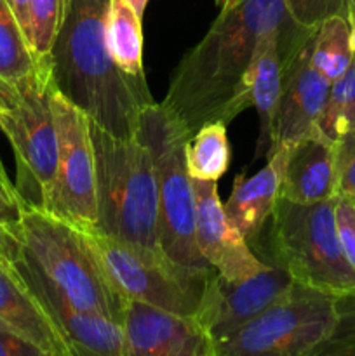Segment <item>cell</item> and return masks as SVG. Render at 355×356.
Listing matches in <instances>:
<instances>
[{"instance_id":"cell-35","label":"cell","mask_w":355,"mask_h":356,"mask_svg":"<svg viewBox=\"0 0 355 356\" xmlns=\"http://www.w3.org/2000/svg\"><path fill=\"white\" fill-rule=\"evenodd\" d=\"M350 44H352V51L355 54V16L350 17Z\"/></svg>"},{"instance_id":"cell-28","label":"cell","mask_w":355,"mask_h":356,"mask_svg":"<svg viewBox=\"0 0 355 356\" xmlns=\"http://www.w3.org/2000/svg\"><path fill=\"white\" fill-rule=\"evenodd\" d=\"M0 356H44V353L16 334L0 329Z\"/></svg>"},{"instance_id":"cell-12","label":"cell","mask_w":355,"mask_h":356,"mask_svg":"<svg viewBox=\"0 0 355 356\" xmlns=\"http://www.w3.org/2000/svg\"><path fill=\"white\" fill-rule=\"evenodd\" d=\"M124 356H214V344L194 315L127 301L122 316Z\"/></svg>"},{"instance_id":"cell-36","label":"cell","mask_w":355,"mask_h":356,"mask_svg":"<svg viewBox=\"0 0 355 356\" xmlns=\"http://www.w3.org/2000/svg\"><path fill=\"white\" fill-rule=\"evenodd\" d=\"M240 0H216V6L223 7V6H230V3H237Z\"/></svg>"},{"instance_id":"cell-34","label":"cell","mask_w":355,"mask_h":356,"mask_svg":"<svg viewBox=\"0 0 355 356\" xmlns=\"http://www.w3.org/2000/svg\"><path fill=\"white\" fill-rule=\"evenodd\" d=\"M13 94H14V86H13V89H10V90H2V89H0V104H2L3 108L7 106V103H9V101H10Z\"/></svg>"},{"instance_id":"cell-19","label":"cell","mask_w":355,"mask_h":356,"mask_svg":"<svg viewBox=\"0 0 355 356\" xmlns=\"http://www.w3.org/2000/svg\"><path fill=\"white\" fill-rule=\"evenodd\" d=\"M143 17L125 0H110L106 9V44L115 65L131 76H145L143 70Z\"/></svg>"},{"instance_id":"cell-31","label":"cell","mask_w":355,"mask_h":356,"mask_svg":"<svg viewBox=\"0 0 355 356\" xmlns=\"http://www.w3.org/2000/svg\"><path fill=\"white\" fill-rule=\"evenodd\" d=\"M0 191H2V193L6 195V197H9L10 200H14V202H17V204L24 205L23 200H21L19 193H17L16 186H14V183H10L9 176H7L6 167H3L2 160H0Z\"/></svg>"},{"instance_id":"cell-38","label":"cell","mask_w":355,"mask_h":356,"mask_svg":"<svg viewBox=\"0 0 355 356\" xmlns=\"http://www.w3.org/2000/svg\"><path fill=\"white\" fill-rule=\"evenodd\" d=\"M348 7H350V17L355 16V0H348Z\"/></svg>"},{"instance_id":"cell-2","label":"cell","mask_w":355,"mask_h":356,"mask_svg":"<svg viewBox=\"0 0 355 356\" xmlns=\"http://www.w3.org/2000/svg\"><path fill=\"white\" fill-rule=\"evenodd\" d=\"M110 0H68L51 52L56 89L93 124L120 138H132L141 111L153 103L145 76H131L115 65L106 44Z\"/></svg>"},{"instance_id":"cell-1","label":"cell","mask_w":355,"mask_h":356,"mask_svg":"<svg viewBox=\"0 0 355 356\" xmlns=\"http://www.w3.org/2000/svg\"><path fill=\"white\" fill-rule=\"evenodd\" d=\"M291 21L284 0L219 7L211 28L178 61L162 104L191 136L209 122L228 125L253 106L249 70L261 33Z\"/></svg>"},{"instance_id":"cell-5","label":"cell","mask_w":355,"mask_h":356,"mask_svg":"<svg viewBox=\"0 0 355 356\" xmlns=\"http://www.w3.org/2000/svg\"><path fill=\"white\" fill-rule=\"evenodd\" d=\"M136 136L148 146L155 167L164 254L190 270H212L195 238V191L187 169V143L191 134L162 103L153 101L141 111Z\"/></svg>"},{"instance_id":"cell-15","label":"cell","mask_w":355,"mask_h":356,"mask_svg":"<svg viewBox=\"0 0 355 356\" xmlns=\"http://www.w3.org/2000/svg\"><path fill=\"white\" fill-rule=\"evenodd\" d=\"M16 266L72 348L73 356H124V329L117 320L70 302L38 271L17 259Z\"/></svg>"},{"instance_id":"cell-3","label":"cell","mask_w":355,"mask_h":356,"mask_svg":"<svg viewBox=\"0 0 355 356\" xmlns=\"http://www.w3.org/2000/svg\"><path fill=\"white\" fill-rule=\"evenodd\" d=\"M96 155L94 228L153 254H164L159 238V197L150 149L138 136L120 138L90 122Z\"/></svg>"},{"instance_id":"cell-23","label":"cell","mask_w":355,"mask_h":356,"mask_svg":"<svg viewBox=\"0 0 355 356\" xmlns=\"http://www.w3.org/2000/svg\"><path fill=\"white\" fill-rule=\"evenodd\" d=\"M317 129L331 141L355 132V58L350 68L331 83L326 106L319 118Z\"/></svg>"},{"instance_id":"cell-8","label":"cell","mask_w":355,"mask_h":356,"mask_svg":"<svg viewBox=\"0 0 355 356\" xmlns=\"http://www.w3.org/2000/svg\"><path fill=\"white\" fill-rule=\"evenodd\" d=\"M338 298L294 282L270 308L216 343L214 356H317L338 325Z\"/></svg>"},{"instance_id":"cell-22","label":"cell","mask_w":355,"mask_h":356,"mask_svg":"<svg viewBox=\"0 0 355 356\" xmlns=\"http://www.w3.org/2000/svg\"><path fill=\"white\" fill-rule=\"evenodd\" d=\"M28 38L9 0H0V79L16 86L37 68Z\"/></svg>"},{"instance_id":"cell-29","label":"cell","mask_w":355,"mask_h":356,"mask_svg":"<svg viewBox=\"0 0 355 356\" xmlns=\"http://www.w3.org/2000/svg\"><path fill=\"white\" fill-rule=\"evenodd\" d=\"M23 207L24 205L10 200L9 197H6L0 191V222L13 229L14 233H17V229H19V219ZM17 236H19V233H17Z\"/></svg>"},{"instance_id":"cell-17","label":"cell","mask_w":355,"mask_h":356,"mask_svg":"<svg viewBox=\"0 0 355 356\" xmlns=\"http://www.w3.org/2000/svg\"><path fill=\"white\" fill-rule=\"evenodd\" d=\"M281 197L296 204H315L338 197L336 141L315 129L289 146Z\"/></svg>"},{"instance_id":"cell-13","label":"cell","mask_w":355,"mask_h":356,"mask_svg":"<svg viewBox=\"0 0 355 356\" xmlns=\"http://www.w3.org/2000/svg\"><path fill=\"white\" fill-rule=\"evenodd\" d=\"M312 38L313 35L285 58L284 80L271 129L270 152L277 146L289 148L315 131L326 106L331 82L312 65Z\"/></svg>"},{"instance_id":"cell-10","label":"cell","mask_w":355,"mask_h":356,"mask_svg":"<svg viewBox=\"0 0 355 356\" xmlns=\"http://www.w3.org/2000/svg\"><path fill=\"white\" fill-rule=\"evenodd\" d=\"M51 106L58 136V163L45 212L75 228H93L97 222V205L90 120L56 86L51 90Z\"/></svg>"},{"instance_id":"cell-9","label":"cell","mask_w":355,"mask_h":356,"mask_svg":"<svg viewBox=\"0 0 355 356\" xmlns=\"http://www.w3.org/2000/svg\"><path fill=\"white\" fill-rule=\"evenodd\" d=\"M86 245L125 301H141L180 315H195L209 275L104 235L97 228H77Z\"/></svg>"},{"instance_id":"cell-25","label":"cell","mask_w":355,"mask_h":356,"mask_svg":"<svg viewBox=\"0 0 355 356\" xmlns=\"http://www.w3.org/2000/svg\"><path fill=\"white\" fill-rule=\"evenodd\" d=\"M292 19L303 28L315 30L326 17L341 14L350 19L348 0H284Z\"/></svg>"},{"instance_id":"cell-32","label":"cell","mask_w":355,"mask_h":356,"mask_svg":"<svg viewBox=\"0 0 355 356\" xmlns=\"http://www.w3.org/2000/svg\"><path fill=\"white\" fill-rule=\"evenodd\" d=\"M28 2H30V0H10V6H13L14 14H16L17 21H19L24 35H28ZM28 44H30V42H28Z\"/></svg>"},{"instance_id":"cell-20","label":"cell","mask_w":355,"mask_h":356,"mask_svg":"<svg viewBox=\"0 0 355 356\" xmlns=\"http://www.w3.org/2000/svg\"><path fill=\"white\" fill-rule=\"evenodd\" d=\"M230 149L226 124H204L187 143V169L191 179L219 181L230 167Z\"/></svg>"},{"instance_id":"cell-27","label":"cell","mask_w":355,"mask_h":356,"mask_svg":"<svg viewBox=\"0 0 355 356\" xmlns=\"http://www.w3.org/2000/svg\"><path fill=\"white\" fill-rule=\"evenodd\" d=\"M336 190L338 195L355 198V132L336 141Z\"/></svg>"},{"instance_id":"cell-39","label":"cell","mask_w":355,"mask_h":356,"mask_svg":"<svg viewBox=\"0 0 355 356\" xmlns=\"http://www.w3.org/2000/svg\"><path fill=\"white\" fill-rule=\"evenodd\" d=\"M3 110V106H2V104H0V111H2Z\"/></svg>"},{"instance_id":"cell-37","label":"cell","mask_w":355,"mask_h":356,"mask_svg":"<svg viewBox=\"0 0 355 356\" xmlns=\"http://www.w3.org/2000/svg\"><path fill=\"white\" fill-rule=\"evenodd\" d=\"M0 89H2V90H10V89H13V86H10V83H7V82H3V80L0 79Z\"/></svg>"},{"instance_id":"cell-21","label":"cell","mask_w":355,"mask_h":356,"mask_svg":"<svg viewBox=\"0 0 355 356\" xmlns=\"http://www.w3.org/2000/svg\"><path fill=\"white\" fill-rule=\"evenodd\" d=\"M354 58L355 54L350 44V19L341 14L326 17L313 33L310 49L312 65L333 83L350 68Z\"/></svg>"},{"instance_id":"cell-14","label":"cell","mask_w":355,"mask_h":356,"mask_svg":"<svg viewBox=\"0 0 355 356\" xmlns=\"http://www.w3.org/2000/svg\"><path fill=\"white\" fill-rule=\"evenodd\" d=\"M218 181L191 179L195 191V238L205 263L228 280L253 277L267 264L226 218Z\"/></svg>"},{"instance_id":"cell-24","label":"cell","mask_w":355,"mask_h":356,"mask_svg":"<svg viewBox=\"0 0 355 356\" xmlns=\"http://www.w3.org/2000/svg\"><path fill=\"white\" fill-rule=\"evenodd\" d=\"M68 0H30L28 2V42L35 59L49 58L61 28Z\"/></svg>"},{"instance_id":"cell-26","label":"cell","mask_w":355,"mask_h":356,"mask_svg":"<svg viewBox=\"0 0 355 356\" xmlns=\"http://www.w3.org/2000/svg\"><path fill=\"white\" fill-rule=\"evenodd\" d=\"M334 222L345 257L355 270V198L338 195L334 202Z\"/></svg>"},{"instance_id":"cell-30","label":"cell","mask_w":355,"mask_h":356,"mask_svg":"<svg viewBox=\"0 0 355 356\" xmlns=\"http://www.w3.org/2000/svg\"><path fill=\"white\" fill-rule=\"evenodd\" d=\"M21 256V240L17 233L0 222V257L16 263Z\"/></svg>"},{"instance_id":"cell-6","label":"cell","mask_w":355,"mask_h":356,"mask_svg":"<svg viewBox=\"0 0 355 356\" xmlns=\"http://www.w3.org/2000/svg\"><path fill=\"white\" fill-rule=\"evenodd\" d=\"M334 202L296 204L281 197L270 218L271 256L294 282L334 296L355 294V270L338 240Z\"/></svg>"},{"instance_id":"cell-7","label":"cell","mask_w":355,"mask_h":356,"mask_svg":"<svg viewBox=\"0 0 355 356\" xmlns=\"http://www.w3.org/2000/svg\"><path fill=\"white\" fill-rule=\"evenodd\" d=\"M52 82L49 59L14 86L0 111V131L9 139L16 159V186L24 207L47 211L58 163V136L51 106Z\"/></svg>"},{"instance_id":"cell-11","label":"cell","mask_w":355,"mask_h":356,"mask_svg":"<svg viewBox=\"0 0 355 356\" xmlns=\"http://www.w3.org/2000/svg\"><path fill=\"white\" fill-rule=\"evenodd\" d=\"M292 284L291 273L277 264H267L256 275L242 280H228L214 270L209 275L200 306L194 316L216 344L270 308Z\"/></svg>"},{"instance_id":"cell-4","label":"cell","mask_w":355,"mask_h":356,"mask_svg":"<svg viewBox=\"0 0 355 356\" xmlns=\"http://www.w3.org/2000/svg\"><path fill=\"white\" fill-rule=\"evenodd\" d=\"M17 233L21 261L75 306L122 323L127 301L113 287L75 226L40 209L23 207Z\"/></svg>"},{"instance_id":"cell-18","label":"cell","mask_w":355,"mask_h":356,"mask_svg":"<svg viewBox=\"0 0 355 356\" xmlns=\"http://www.w3.org/2000/svg\"><path fill=\"white\" fill-rule=\"evenodd\" d=\"M287 146H277L267 155V165L254 176L237 174L232 193L223 204L228 221L251 242L260 235L281 200Z\"/></svg>"},{"instance_id":"cell-40","label":"cell","mask_w":355,"mask_h":356,"mask_svg":"<svg viewBox=\"0 0 355 356\" xmlns=\"http://www.w3.org/2000/svg\"><path fill=\"white\" fill-rule=\"evenodd\" d=\"M9 2H10V0H9Z\"/></svg>"},{"instance_id":"cell-33","label":"cell","mask_w":355,"mask_h":356,"mask_svg":"<svg viewBox=\"0 0 355 356\" xmlns=\"http://www.w3.org/2000/svg\"><path fill=\"white\" fill-rule=\"evenodd\" d=\"M125 2H127L129 6L136 10V14H138V16L143 17V14H145V9H146V6H148L150 0H125Z\"/></svg>"},{"instance_id":"cell-16","label":"cell","mask_w":355,"mask_h":356,"mask_svg":"<svg viewBox=\"0 0 355 356\" xmlns=\"http://www.w3.org/2000/svg\"><path fill=\"white\" fill-rule=\"evenodd\" d=\"M0 329L33 344L44 356H73L16 263L6 257H0Z\"/></svg>"}]
</instances>
